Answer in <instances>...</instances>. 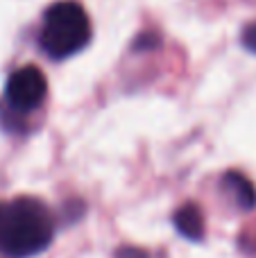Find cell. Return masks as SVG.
I'll return each instance as SVG.
<instances>
[{
    "mask_svg": "<svg viewBox=\"0 0 256 258\" xmlns=\"http://www.w3.org/2000/svg\"><path fill=\"white\" fill-rule=\"evenodd\" d=\"M54 224L50 211L32 197H18L5 204L0 224V249L12 258H30L50 245Z\"/></svg>",
    "mask_w": 256,
    "mask_h": 258,
    "instance_id": "cell-1",
    "label": "cell"
},
{
    "mask_svg": "<svg viewBox=\"0 0 256 258\" xmlns=\"http://www.w3.org/2000/svg\"><path fill=\"white\" fill-rule=\"evenodd\" d=\"M91 41V23L84 7L75 0H61L45 9L39 43L52 59L77 54Z\"/></svg>",
    "mask_w": 256,
    "mask_h": 258,
    "instance_id": "cell-2",
    "label": "cell"
},
{
    "mask_svg": "<svg viewBox=\"0 0 256 258\" xmlns=\"http://www.w3.org/2000/svg\"><path fill=\"white\" fill-rule=\"evenodd\" d=\"M48 95V80L36 66H23L14 71L5 86V100L16 111H34Z\"/></svg>",
    "mask_w": 256,
    "mask_h": 258,
    "instance_id": "cell-3",
    "label": "cell"
},
{
    "mask_svg": "<svg viewBox=\"0 0 256 258\" xmlns=\"http://www.w3.org/2000/svg\"><path fill=\"white\" fill-rule=\"evenodd\" d=\"M175 227L181 236H186L188 240H202L204 236V218L202 211L195 204H184L181 209H177L175 213Z\"/></svg>",
    "mask_w": 256,
    "mask_h": 258,
    "instance_id": "cell-4",
    "label": "cell"
},
{
    "mask_svg": "<svg viewBox=\"0 0 256 258\" xmlns=\"http://www.w3.org/2000/svg\"><path fill=\"white\" fill-rule=\"evenodd\" d=\"M225 188L234 195L236 204H240L243 209H254L256 206V188L245 174L227 172L225 174Z\"/></svg>",
    "mask_w": 256,
    "mask_h": 258,
    "instance_id": "cell-5",
    "label": "cell"
},
{
    "mask_svg": "<svg viewBox=\"0 0 256 258\" xmlns=\"http://www.w3.org/2000/svg\"><path fill=\"white\" fill-rule=\"evenodd\" d=\"M240 41H243V45L249 50V52L256 54V23H249V25L245 27Z\"/></svg>",
    "mask_w": 256,
    "mask_h": 258,
    "instance_id": "cell-6",
    "label": "cell"
},
{
    "mask_svg": "<svg viewBox=\"0 0 256 258\" xmlns=\"http://www.w3.org/2000/svg\"><path fill=\"white\" fill-rule=\"evenodd\" d=\"M3 213H5V204H0V224H3Z\"/></svg>",
    "mask_w": 256,
    "mask_h": 258,
    "instance_id": "cell-7",
    "label": "cell"
}]
</instances>
